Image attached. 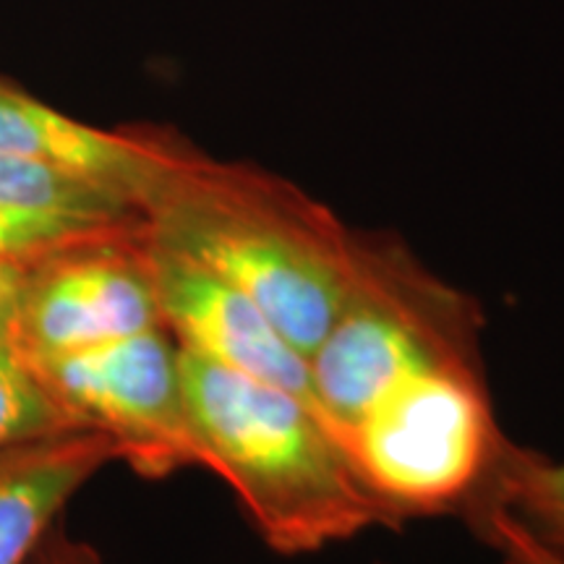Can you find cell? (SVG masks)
I'll return each instance as SVG.
<instances>
[{
	"instance_id": "1",
	"label": "cell",
	"mask_w": 564,
	"mask_h": 564,
	"mask_svg": "<svg viewBox=\"0 0 564 564\" xmlns=\"http://www.w3.org/2000/svg\"><path fill=\"white\" fill-rule=\"evenodd\" d=\"M144 223L154 243L249 295L306 358L340 312L361 232L293 181L194 144Z\"/></svg>"
},
{
	"instance_id": "2",
	"label": "cell",
	"mask_w": 564,
	"mask_h": 564,
	"mask_svg": "<svg viewBox=\"0 0 564 564\" xmlns=\"http://www.w3.org/2000/svg\"><path fill=\"white\" fill-rule=\"evenodd\" d=\"M181 379L202 468L228 484L274 554H316L387 528L312 400L183 348Z\"/></svg>"
},
{
	"instance_id": "3",
	"label": "cell",
	"mask_w": 564,
	"mask_h": 564,
	"mask_svg": "<svg viewBox=\"0 0 564 564\" xmlns=\"http://www.w3.org/2000/svg\"><path fill=\"white\" fill-rule=\"evenodd\" d=\"M481 329L478 303L429 270L403 238L361 230L340 312L308 356L314 403L340 436L411 373L484 364Z\"/></svg>"
},
{
	"instance_id": "4",
	"label": "cell",
	"mask_w": 564,
	"mask_h": 564,
	"mask_svg": "<svg viewBox=\"0 0 564 564\" xmlns=\"http://www.w3.org/2000/svg\"><path fill=\"white\" fill-rule=\"evenodd\" d=\"M337 440L392 531L421 518H463L489 489L510 444L484 364L411 373Z\"/></svg>"
},
{
	"instance_id": "5",
	"label": "cell",
	"mask_w": 564,
	"mask_h": 564,
	"mask_svg": "<svg viewBox=\"0 0 564 564\" xmlns=\"http://www.w3.org/2000/svg\"><path fill=\"white\" fill-rule=\"evenodd\" d=\"M76 429L100 432L144 478L202 468L188 419L181 348L165 327L24 361Z\"/></svg>"
},
{
	"instance_id": "6",
	"label": "cell",
	"mask_w": 564,
	"mask_h": 564,
	"mask_svg": "<svg viewBox=\"0 0 564 564\" xmlns=\"http://www.w3.org/2000/svg\"><path fill=\"white\" fill-rule=\"evenodd\" d=\"M165 327L147 225L79 243L19 270L0 335L21 361L61 356Z\"/></svg>"
},
{
	"instance_id": "7",
	"label": "cell",
	"mask_w": 564,
	"mask_h": 564,
	"mask_svg": "<svg viewBox=\"0 0 564 564\" xmlns=\"http://www.w3.org/2000/svg\"><path fill=\"white\" fill-rule=\"evenodd\" d=\"M147 246L162 324L183 350L259 382L285 387L314 403L308 358L249 295L194 259L154 243L150 236Z\"/></svg>"
},
{
	"instance_id": "8",
	"label": "cell",
	"mask_w": 564,
	"mask_h": 564,
	"mask_svg": "<svg viewBox=\"0 0 564 564\" xmlns=\"http://www.w3.org/2000/svg\"><path fill=\"white\" fill-rule=\"evenodd\" d=\"M192 141L154 126L100 129L0 79V154L42 162L121 196L144 215Z\"/></svg>"
},
{
	"instance_id": "9",
	"label": "cell",
	"mask_w": 564,
	"mask_h": 564,
	"mask_svg": "<svg viewBox=\"0 0 564 564\" xmlns=\"http://www.w3.org/2000/svg\"><path fill=\"white\" fill-rule=\"evenodd\" d=\"M121 196L42 162L0 154V262L30 267L79 243L144 228Z\"/></svg>"
},
{
	"instance_id": "10",
	"label": "cell",
	"mask_w": 564,
	"mask_h": 564,
	"mask_svg": "<svg viewBox=\"0 0 564 564\" xmlns=\"http://www.w3.org/2000/svg\"><path fill=\"white\" fill-rule=\"evenodd\" d=\"M116 460V444L89 429L0 449V564H32L76 491Z\"/></svg>"
},
{
	"instance_id": "11",
	"label": "cell",
	"mask_w": 564,
	"mask_h": 564,
	"mask_svg": "<svg viewBox=\"0 0 564 564\" xmlns=\"http://www.w3.org/2000/svg\"><path fill=\"white\" fill-rule=\"evenodd\" d=\"M478 505L499 507L535 544L564 564V460L510 440L489 489L474 507Z\"/></svg>"
},
{
	"instance_id": "12",
	"label": "cell",
	"mask_w": 564,
	"mask_h": 564,
	"mask_svg": "<svg viewBox=\"0 0 564 564\" xmlns=\"http://www.w3.org/2000/svg\"><path fill=\"white\" fill-rule=\"evenodd\" d=\"M74 429L51 394L42 390L30 366L0 335V449Z\"/></svg>"
},
{
	"instance_id": "13",
	"label": "cell",
	"mask_w": 564,
	"mask_h": 564,
	"mask_svg": "<svg viewBox=\"0 0 564 564\" xmlns=\"http://www.w3.org/2000/svg\"><path fill=\"white\" fill-rule=\"evenodd\" d=\"M463 520L486 546L502 556L505 564H562L546 549L535 544L531 535L507 518L499 507L478 505L465 512Z\"/></svg>"
},
{
	"instance_id": "14",
	"label": "cell",
	"mask_w": 564,
	"mask_h": 564,
	"mask_svg": "<svg viewBox=\"0 0 564 564\" xmlns=\"http://www.w3.org/2000/svg\"><path fill=\"white\" fill-rule=\"evenodd\" d=\"M32 564H108L102 554L87 541L70 539V535L61 533L58 528L47 535L45 544L34 554Z\"/></svg>"
},
{
	"instance_id": "15",
	"label": "cell",
	"mask_w": 564,
	"mask_h": 564,
	"mask_svg": "<svg viewBox=\"0 0 564 564\" xmlns=\"http://www.w3.org/2000/svg\"><path fill=\"white\" fill-rule=\"evenodd\" d=\"M19 285V267L9 262H0V329H3L6 316L11 312L13 295H17Z\"/></svg>"
}]
</instances>
